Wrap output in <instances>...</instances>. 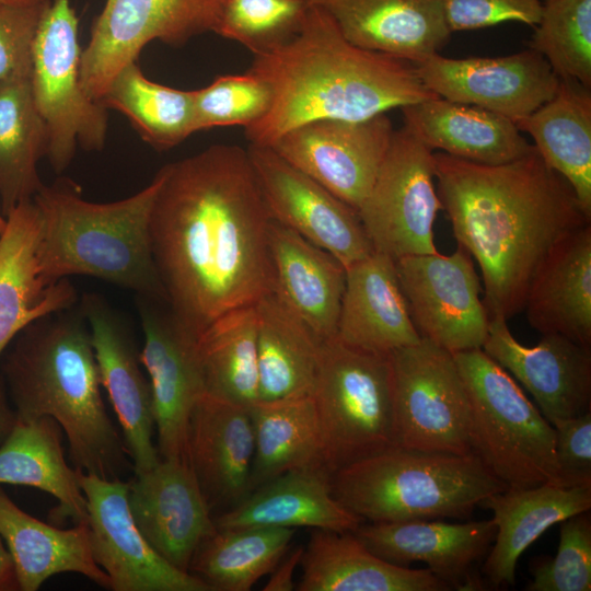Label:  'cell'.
Instances as JSON below:
<instances>
[{
    "mask_svg": "<svg viewBox=\"0 0 591 591\" xmlns=\"http://www.w3.org/2000/svg\"><path fill=\"white\" fill-rule=\"evenodd\" d=\"M150 218L153 259L177 321L196 338L274 291L271 216L247 150L212 144L170 163Z\"/></svg>",
    "mask_w": 591,
    "mask_h": 591,
    "instance_id": "cell-1",
    "label": "cell"
},
{
    "mask_svg": "<svg viewBox=\"0 0 591 591\" xmlns=\"http://www.w3.org/2000/svg\"><path fill=\"white\" fill-rule=\"evenodd\" d=\"M434 179L457 245L480 268L489 316L509 320L523 311L532 278L549 250L591 222L569 183L534 146L497 165L434 153Z\"/></svg>",
    "mask_w": 591,
    "mask_h": 591,
    "instance_id": "cell-2",
    "label": "cell"
},
{
    "mask_svg": "<svg viewBox=\"0 0 591 591\" xmlns=\"http://www.w3.org/2000/svg\"><path fill=\"white\" fill-rule=\"evenodd\" d=\"M247 71L273 94L267 114L245 128L250 144L260 147L313 120H363L439 96L425 86L414 63L351 44L313 5L296 36L254 56Z\"/></svg>",
    "mask_w": 591,
    "mask_h": 591,
    "instance_id": "cell-3",
    "label": "cell"
},
{
    "mask_svg": "<svg viewBox=\"0 0 591 591\" xmlns=\"http://www.w3.org/2000/svg\"><path fill=\"white\" fill-rule=\"evenodd\" d=\"M4 373L19 420L50 417L77 470L120 478L126 448L101 395L88 323L79 309L45 316L19 334Z\"/></svg>",
    "mask_w": 591,
    "mask_h": 591,
    "instance_id": "cell-4",
    "label": "cell"
},
{
    "mask_svg": "<svg viewBox=\"0 0 591 591\" xmlns=\"http://www.w3.org/2000/svg\"><path fill=\"white\" fill-rule=\"evenodd\" d=\"M161 181L159 171L140 192L112 202L85 200L69 178L43 185L33 200L40 215L38 260L45 280L85 275L167 303L150 237Z\"/></svg>",
    "mask_w": 591,
    "mask_h": 591,
    "instance_id": "cell-5",
    "label": "cell"
},
{
    "mask_svg": "<svg viewBox=\"0 0 591 591\" xmlns=\"http://www.w3.org/2000/svg\"><path fill=\"white\" fill-rule=\"evenodd\" d=\"M335 498L373 523L464 519L507 486L474 453L393 448L331 475Z\"/></svg>",
    "mask_w": 591,
    "mask_h": 591,
    "instance_id": "cell-6",
    "label": "cell"
},
{
    "mask_svg": "<svg viewBox=\"0 0 591 591\" xmlns=\"http://www.w3.org/2000/svg\"><path fill=\"white\" fill-rule=\"evenodd\" d=\"M453 357L468 398L473 453L507 488L558 485L553 425L482 348Z\"/></svg>",
    "mask_w": 591,
    "mask_h": 591,
    "instance_id": "cell-7",
    "label": "cell"
},
{
    "mask_svg": "<svg viewBox=\"0 0 591 591\" xmlns=\"http://www.w3.org/2000/svg\"><path fill=\"white\" fill-rule=\"evenodd\" d=\"M312 396L331 474L397 448L387 355L324 340Z\"/></svg>",
    "mask_w": 591,
    "mask_h": 591,
    "instance_id": "cell-8",
    "label": "cell"
},
{
    "mask_svg": "<svg viewBox=\"0 0 591 591\" xmlns=\"http://www.w3.org/2000/svg\"><path fill=\"white\" fill-rule=\"evenodd\" d=\"M78 24L70 0L50 1L32 50V92L47 128L46 158L58 174L69 166L78 147L101 151L107 135V108L81 83Z\"/></svg>",
    "mask_w": 591,
    "mask_h": 591,
    "instance_id": "cell-9",
    "label": "cell"
},
{
    "mask_svg": "<svg viewBox=\"0 0 591 591\" xmlns=\"http://www.w3.org/2000/svg\"><path fill=\"white\" fill-rule=\"evenodd\" d=\"M396 447L471 454L470 405L450 351L420 338L387 355Z\"/></svg>",
    "mask_w": 591,
    "mask_h": 591,
    "instance_id": "cell-10",
    "label": "cell"
},
{
    "mask_svg": "<svg viewBox=\"0 0 591 591\" xmlns=\"http://www.w3.org/2000/svg\"><path fill=\"white\" fill-rule=\"evenodd\" d=\"M441 209L434 153L404 125L393 131L374 184L358 210L373 250L393 259L437 253L433 223Z\"/></svg>",
    "mask_w": 591,
    "mask_h": 591,
    "instance_id": "cell-11",
    "label": "cell"
},
{
    "mask_svg": "<svg viewBox=\"0 0 591 591\" xmlns=\"http://www.w3.org/2000/svg\"><path fill=\"white\" fill-rule=\"evenodd\" d=\"M224 0H106L81 51L80 77L94 101L113 79L138 60L153 40L181 46L194 36L215 32Z\"/></svg>",
    "mask_w": 591,
    "mask_h": 591,
    "instance_id": "cell-12",
    "label": "cell"
},
{
    "mask_svg": "<svg viewBox=\"0 0 591 591\" xmlns=\"http://www.w3.org/2000/svg\"><path fill=\"white\" fill-rule=\"evenodd\" d=\"M398 281L420 338L451 354L482 348L489 327L480 278L461 245L450 255L395 259Z\"/></svg>",
    "mask_w": 591,
    "mask_h": 591,
    "instance_id": "cell-13",
    "label": "cell"
},
{
    "mask_svg": "<svg viewBox=\"0 0 591 591\" xmlns=\"http://www.w3.org/2000/svg\"><path fill=\"white\" fill-rule=\"evenodd\" d=\"M77 474L86 499L92 553L108 576L111 590L212 591L199 577L169 563L146 540L129 508V483L79 470Z\"/></svg>",
    "mask_w": 591,
    "mask_h": 591,
    "instance_id": "cell-14",
    "label": "cell"
},
{
    "mask_svg": "<svg viewBox=\"0 0 591 591\" xmlns=\"http://www.w3.org/2000/svg\"><path fill=\"white\" fill-rule=\"evenodd\" d=\"M393 131L385 114L363 120L318 119L289 130L269 148L358 211Z\"/></svg>",
    "mask_w": 591,
    "mask_h": 591,
    "instance_id": "cell-15",
    "label": "cell"
},
{
    "mask_svg": "<svg viewBox=\"0 0 591 591\" xmlns=\"http://www.w3.org/2000/svg\"><path fill=\"white\" fill-rule=\"evenodd\" d=\"M274 220L333 254L345 267L374 252L356 209L269 147L246 149Z\"/></svg>",
    "mask_w": 591,
    "mask_h": 591,
    "instance_id": "cell-16",
    "label": "cell"
},
{
    "mask_svg": "<svg viewBox=\"0 0 591 591\" xmlns=\"http://www.w3.org/2000/svg\"><path fill=\"white\" fill-rule=\"evenodd\" d=\"M136 302L143 333L139 357L151 386L158 451L162 459L188 462L189 418L205 394L197 338L177 321L167 303L143 296H137Z\"/></svg>",
    "mask_w": 591,
    "mask_h": 591,
    "instance_id": "cell-17",
    "label": "cell"
},
{
    "mask_svg": "<svg viewBox=\"0 0 591 591\" xmlns=\"http://www.w3.org/2000/svg\"><path fill=\"white\" fill-rule=\"evenodd\" d=\"M415 67L425 86L440 97L494 112L514 124L552 99L559 84L547 60L529 47L498 57L437 54Z\"/></svg>",
    "mask_w": 591,
    "mask_h": 591,
    "instance_id": "cell-18",
    "label": "cell"
},
{
    "mask_svg": "<svg viewBox=\"0 0 591 591\" xmlns=\"http://www.w3.org/2000/svg\"><path fill=\"white\" fill-rule=\"evenodd\" d=\"M501 315L489 316L482 349L533 396L551 422L591 410V347L559 334L542 335L537 345L519 343Z\"/></svg>",
    "mask_w": 591,
    "mask_h": 591,
    "instance_id": "cell-19",
    "label": "cell"
},
{
    "mask_svg": "<svg viewBox=\"0 0 591 591\" xmlns=\"http://www.w3.org/2000/svg\"><path fill=\"white\" fill-rule=\"evenodd\" d=\"M80 310L89 326L101 385L119 421L135 475L144 473L161 457L152 440V393L139 352L125 324L100 296H83Z\"/></svg>",
    "mask_w": 591,
    "mask_h": 591,
    "instance_id": "cell-20",
    "label": "cell"
},
{
    "mask_svg": "<svg viewBox=\"0 0 591 591\" xmlns=\"http://www.w3.org/2000/svg\"><path fill=\"white\" fill-rule=\"evenodd\" d=\"M132 518L150 545L188 571L200 544L216 531L215 519L189 463L160 459L129 483Z\"/></svg>",
    "mask_w": 591,
    "mask_h": 591,
    "instance_id": "cell-21",
    "label": "cell"
},
{
    "mask_svg": "<svg viewBox=\"0 0 591 591\" xmlns=\"http://www.w3.org/2000/svg\"><path fill=\"white\" fill-rule=\"evenodd\" d=\"M355 536L381 559L402 567L424 563L445 584L459 590L480 587L473 564L490 548L496 536L493 519L448 523L417 520L360 524Z\"/></svg>",
    "mask_w": 591,
    "mask_h": 591,
    "instance_id": "cell-22",
    "label": "cell"
},
{
    "mask_svg": "<svg viewBox=\"0 0 591 591\" xmlns=\"http://www.w3.org/2000/svg\"><path fill=\"white\" fill-rule=\"evenodd\" d=\"M40 215L33 198L5 216L0 234V357L34 322L71 309L77 292L68 278L48 282L38 260Z\"/></svg>",
    "mask_w": 591,
    "mask_h": 591,
    "instance_id": "cell-23",
    "label": "cell"
},
{
    "mask_svg": "<svg viewBox=\"0 0 591 591\" xmlns=\"http://www.w3.org/2000/svg\"><path fill=\"white\" fill-rule=\"evenodd\" d=\"M325 11L351 44L414 65L451 37L441 0H306Z\"/></svg>",
    "mask_w": 591,
    "mask_h": 591,
    "instance_id": "cell-24",
    "label": "cell"
},
{
    "mask_svg": "<svg viewBox=\"0 0 591 591\" xmlns=\"http://www.w3.org/2000/svg\"><path fill=\"white\" fill-rule=\"evenodd\" d=\"M254 449L248 407L202 394L189 418L187 457L210 509L248 494Z\"/></svg>",
    "mask_w": 591,
    "mask_h": 591,
    "instance_id": "cell-25",
    "label": "cell"
},
{
    "mask_svg": "<svg viewBox=\"0 0 591 591\" xmlns=\"http://www.w3.org/2000/svg\"><path fill=\"white\" fill-rule=\"evenodd\" d=\"M336 338L378 355L420 340L401 289L395 259L374 251L346 267Z\"/></svg>",
    "mask_w": 591,
    "mask_h": 591,
    "instance_id": "cell-26",
    "label": "cell"
},
{
    "mask_svg": "<svg viewBox=\"0 0 591 591\" xmlns=\"http://www.w3.org/2000/svg\"><path fill=\"white\" fill-rule=\"evenodd\" d=\"M274 292L321 340L336 337L346 267L329 252L271 219Z\"/></svg>",
    "mask_w": 591,
    "mask_h": 591,
    "instance_id": "cell-27",
    "label": "cell"
},
{
    "mask_svg": "<svg viewBox=\"0 0 591 591\" xmlns=\"http://www.w3.org/2000/svg\"><path fill=\"white\" fill-rule=\"evenodd\" d=\"M324 467L286 472L248 493L215 519L217 529L313 528L354 532L362 520L334 496Z\"/></svg>",
    "mask_w": 591,
    "mask_h": 591,
    "instance_id": "cell-28",
    "label": "cell"
},
{
    "mask_svg": "<svg viewBox=\"0 0 591 591\" xmlns=\"http://www.w3.org/2000/svg\"><path fill=\"white\" fill-rule=\"evenodd\" d=\"M523 310L542 335L591 347V222L558 240L530 283Z\"/></svg>",
    "mask_w": 591,
    "mask_h": 591,
    "instance_id": "cell-29",
    "label": "cell"
},
{
    "mask_svg": "<svg viewBox=\"0 0 591 591\" xmlns=\"http://www.w3.org/2000/svg\"><path fill=\"white\" fill-rule=\"evenodd\" d=\"M401 109L404 125L426 147L459 159L497 165L533 147L511 119L474 105L437 96Z\"/></svg>",
    "mask_w": 591,
    "mask_h": 591,
    "instance_id": "cell-30",
    "label": "cell"
},
{
    "mask_svg": "<svg viewBox=\"0 0 591 591\" xmlns=\"http://www.w3.org/2000/svg\"><path fill=\"white\" fill-rule=\"evenodd\" d=\"M299 591H443L449 586L428 568L390 564L352 532L314 529L300 561Z\"/></svg>",
    "mask_w": 591,
    "mask_h": 591,
    "instance_id": "cell-31",
    "label": "cell"
},
{
    "mask_svg": "<svg viewBox=\"0 0 591 591\" xmlns=\"http://www.w3.org/2000/svg\"><path fill=\"white\" fill-rule=\"evenodd\" d=\"M479 507L493 511L494 545L483 570L495 584H513L520 556L548 528L589 511L591 487L543 484L530 488H506L487 497Z\"/></svg>",
    "mask_w": 591,
    "mask_h": 591,
    "instance_id": "cell-32",
    "label": "cell"
},
{
    "mask_svg": "<svg viewBox=\"0 0 591 591\" xmlns=\"http://www.w3.org/2000/svg\"><path fill=\"white\" fill-rule=\"evenodd\" d=\"M0 536L12 557L22 591H35L61 572H77L111 589L108 576L94 559L88 521L70 529L47 524L19 508L1 485Z\"/></svg>",
    "mask_w": 591,
    "mask_h": 591,
    "instance_id": "cell-33",
    "label": "cell"
},
{
    "mask_svg": "<svg viewBox=\"0 0 591 591\" xmlns=\"http://www.w3.org/2000/svg\"><path fill=\"white\" fill-rule=\"evenodd\" d=\"M515 126L533 138L544 162L569 183L591 218L590 89L559 79L553 97Z\"/></svg>",
    "mask_w": 591,
    "mask_h": 591,
    "instance_id": "cell-34",
    "label": "cell"
},
{
    "mask_svg": "<svg viewBox=\"0 0 591 591\" xmlns=\"http://www.w3.org/2000/svg\"><path fill=\"white\" fill-rule=\"evenodd\" d=\"M255 308L258 399L311 395L323 340L274 291L262 297Z\"/></svg>",
    "mask_w": 591,
    "mask_h": 591,
    "instance_id": "cell-35",
    "label": "cell"
},
{
    "mask_svg": "<svg viewBox=\"0 0 591 591\" xmlns=\"http://www.w3.org/2000/svg\"><path fill=\"white\" fill-rule=\"evenodd\" d=\"M30 486L50 494L58 518L88 521L86 499L77 470L63 456L61 428L50 417L16 419L0 445V485Z\"/></svg>",
    "mask_w": 591,
    "mask_h": 591,
    "instance_id": "cell-36",
    "label": "cell"
},
{
    "mask_svg": "<svg viewBox=\"0 0 591 591\" xmlns=\"http://www.w3.org/2000/svg\"><path fill=\"white\" fill-rule=\"evenodd\" d=\"M248 412L255 445L248 493L292 470L326 468L312 394L258 399L248 406Z\"/></svg>",
    "mask_w": 591,
    "mask_h": 591,
    "instance_id": "cell-37",
    "label": "cell"
},
{
    "mask_svg": "<svg viewBox=\"0 0 591 591\" xmlns=\"http://www.w3.org/2000/svg\"><path fill=\"white\" fill-rule=\"evenodd\" d=\"M31 70L0 82V200L5 217L44 185L37 171L48 135L34 101Z\"/></svg>",
    "mask_w": 591,
    "mask_h": 591,
    "instance_id": "cell-38",
    "label": "cell"
},
{
    "mask_svg": "<svg viewBox=\"0 0 591 591\" xmlns=\"http://www.w3.org/2000/svg\"><path fill=\"white\" fill-rule=\"evenodd\" d=\"M204 392L248 407L258 401L255 304L231 310L196 339Z\"/></svg>",
    "mask_w": 591,
    "mask_h": 591,
    "instance_id": "cell-39",
    "label": "cell"
},
{
    "mask_svg": "<svg viewBox=\"0 0 591 591\" xmlns=\"http://www.w3.org/2000/svg\"><path fill=\"white\" fill-rule=\"evenodd\" d=\"M100 103L124 114L142 140L159 151L179 144L197 131L193 90L151 81L137 61L118 72Z\"/></svg>",
    "mask_w": 591,
    "mask_h": 591,
    "instance_id": "cell-40",
    "label": "cell"
},
{
    "mask_svg": "<svg viewBox=\"0 0 591 591\" xmlns=\"http://www.w3.org/2000/svg\"><path fill=\"white\" fill-rule=\"evenodd\" d=\"M294 529H217L196 551L189 572L211 590L248 591L288 553Z\"/></svg>",
    "mask_w": 591,
    "mask_h": 591,
    "instance_id": "cell-41",
    "label": "cell"
},
{
    "mask_svg": "<svg viewBox=\"0 0 591 591\" xmlns=\"http://www.w3.org/2000/svg\"><path fill=\"white\" fill-rule=\"evenodd\" d=\"M528 47L559 79L591 88V0H545Z\"/></svg>",
    "mask_w": 591,
    "mask_h": 591,
    "instance_id": "cell-42",
    "label": "cell"
},
{
    "mask_svg": "<svg viewBox=\"0 0 591 591\" xmlns=\"http://www.w3.org/2000/svg\"><path fill=\"white\" fill-rule=\"evenodd\" d=\"M309 7L306 0H224L215 33L254 56L267 54L296 36Z\"/></svg>",
    "mask_w": 591,
    "mask_h": 591,
    "instance_id": "cell-43",
    "label": "cell"
},
{
    "mask_svg": "<svg viewBox=\"0 0 591 591\" xmlns=\"http://www.w3.org/2000/svg\"><path fill=\"white\" fill-rule=\"evenodd\" d=\"M196 130L243 126L262 119L270 108L273 94L262 79L243 74L217 77L209 85L193 90Z\"/></svg>",
    "mask_w": 591,
    "mask_h": 591,
    "instance_id": "cell-44",
    "label": "cell"
},
{
    "mask_svg": "<svg viewBox=\"0 0 591 591\" xmlns=\"http://www.w3.org/2000/svg\"><path fill=\"white\" fill-rule=\"evenodd\" d=\"M556 556L533 559L526 591L591 590V519L588 511L560 522Z\"/></svg>",
    "mask_w": 591,
    "mask_h": 591,
    "instance_id": "cell-45",
    "label": "cell"
},
{
    "mask_svg": "<svg viewBox=\"0 0 591 591\" xmlns=\"http://www.w3.org/2000/svg\"><path fill=\"white\" fill-rule=\"evenodd\" d=\"M450 32L471 31L503 22L535 26L543 0H441Z\"/></svg>",
    "mask_w": 591,
    "mask_h": 591,
    "instance_id": "cell-46",
    "label": "cell"
},
{
    "mask_svg": "<svg viewBox=\"0 0 591 591\" xmlns=\"http://www.w3.org/2000/svg\"><path fill=\"white\" fill-rule=\"evenodd\" d=\"M50 2L0 4V82L32 69V50L40 19Z\"/></svg>",
    "mask_w": 591,
    "mask_h": 591,
    "instance_id": "cell-47",
    "label": "cell"
},
{
    "mask_svg": "<svg viewBox=\"0 0 591 591\" xmlns=\"http://www.w3.org/2000/svg\"><path fill=\"white\" fill-rule=\"evenodd\" d=\"M552 425L558 485L591 487V410Z\"/></svg>",
    "mask_w": 591,
    "mask_h": 591,
    "instance_id": "cell-48",
    "label": "cell"
},
{
    "mask_svg": "<svg viewBox=\"0 0 591 591\" xmlns=\"http://www.w3.org/2000/svg\"><path fill=\"white\" fill-rule=\"evenodd\" d=\"M303 547L299 546L286 554L270 572V577L263 588L264 591H291L296 589L294 572L300 566Z\"/></svg>",
    "mask_w": 591,
    "mask_h": 591,
    "instance_id": "cell-49",
    "label": "cell"
},
{
    "mask_svg": "<svg viewBox=\"0 0 591 591\" xmlns=\"http://www.w3.org/2000/svg\"><path fill=\"white\" fill-rule=\"evenodd\" d=\"M19 589L12 557L0 536V591Z\"/></svg>",
    "mask_w": 591,
    "mask_h": 591,
    "instance_id": "cell-50",
    "label": "cell"
},
{
    "mask_svg": "<svg viewBox=\"0 0 591 591\" xmlns=\"http://www.w3.org/2000/svg\"><path fill=\"white\" fill-rule=\"evenodd\" d=\"M16 421V415L11 410L0 391V443L7 438Z\"/></svg>",
    "mask_w": 591,
    "mask_h": 591,
    "instance_id": "cell-51",
    "label": "cell"
},
{
    "mask_svg": "<svg viewBox=\"0 0 591 591\" xmlns=\"http://www.w3.org/2000/svg\"><path fill=\"white\" fill-rule=\"evenodd\" d=\"M48 2H50V0H0V4L9 5H36Z\"/></svg>",
    "mask_w": 591,
    "mask_h": 591,
    "instance_id": "cell-52",
    "label": "cell"
},
{
    "mask_svg": "<svg viewBox=\"0 0 591 591\" xmlns=\"http://www.w3.org/2000/svg\"><path fill=\"white\" fill-rule=\"evenodd\" d=\"M4 227H5V217L2 215V212H0V234L3 231Z\"/></svg>",
    "mask_w": 591,
    "mask_h": 591,
    "instance_id": "cell-53",
    "label": "cell"
},
{
    "mask_svg": "<svg viewBox=\"0 0 591 591\" xmlns=\"http://www.w3.org/2000/svg\"><path fill=\"white\" fill-rule=\"evenodd\" d=\"M543 1H545V0H543Z\"/></svg>",
    "mask_w": 591,
    "mask_h": 591,
    "instance_id": "cell-54",
    "label": "cell"
}]
</instances>
